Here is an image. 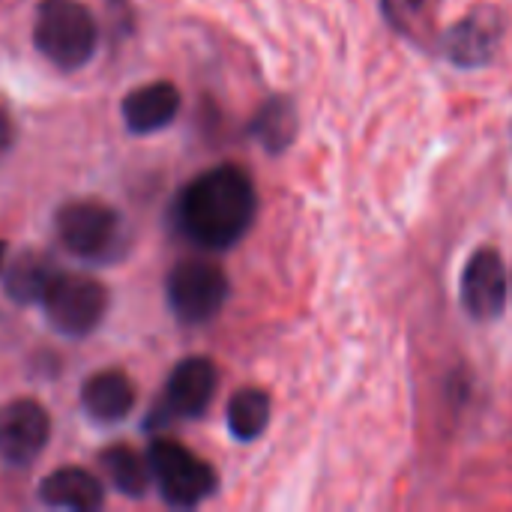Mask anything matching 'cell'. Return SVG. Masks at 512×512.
Segmentation results:
<instances>
[{
	"label": "cell",
	"mask_w": 512,
	"mask_h": 512,
	"mask_svg": "<svg viewBox=\"0 0 512 512\" xmlns=\"http://www.w3.org/2000/svg\"><path fill=\"white\" fill-rule=\"evenodd\" d=\"M258 213V192L240 165H216L198 174L177 198L174 216L183 237L201 249H231L246 237Z\"/></svg>",
	"instance_id": "obj_1"
},
{
	"label": "cell",
	"mask_w": 512,
	"mask_h": 512,
	"mask_svg": "<svg viewBox=\"0 0 512 512\" xmlns=\"http://www.w3.org/2000/svg\"><path fill=\"white\" fill-rule=\"evenodd\" d=\"M96 21L78 0H42L33 21L39 54L57 69H81L96 51Z\"/></svg>",
	"instance_id": "obj_2"
},
{
	"label": "cell",
	"mask_w": 512,
	"mask_h": 512,
	"mask_svg": "<svg viewBox=\"0 0 512 512\" xmlns=\"http://www.w3.org/2000/svg\"><path fill=\"white\" fill-rule=\"evenodd\" d=\"M147 462L165 504L177 510H192L204 504L219 486L216 471L177 441H165V438L153 441L147 450Z\"/></svg>",
	"instance_id": "obj_3"
},
{
	"label": "cell",
	"mask_w": 512,
	"mask_h": 512,
	"mask_svg": "<svg viewBox=\"0 0 512 512\" xmlns=\"http://www.w3.org/2000/svg\"><path fill=\"white\" fill-rule=\"evenodd\" d=\"M168 306L180 324L198 327L213 321L228 300V276L204 258L180 261L165 282Z\"/></svg>",
	"instance_id": "obj_4"
},
{
	"label": "cell",
	"mask_w": 512,
	"mask_h": 512,
	"mask_svg": "<svg viewBox=\"0 0 512 512\" xmlns=\"http://www.w3.org/2000/svg\"><path fill=\"white\" fill-rule=\"evenodd\" d=\"M54 231L63 249L84 261H105L120 243V216L102 201H69L54 216Z\"/></svg>",
	"instance_id": "obj_5"
},
{
	"label": "cell",
	"mask_w": 512,
	"mask_h": 512,
	"mask_svg": "<svg viewBox=\"0 0 512 512\" xmlns=\"http://www.w3.org/2000/svg\"><path fill=\"white\" fill-rule=\"evenodd\" d=\"M219 387L216 363L207 357H186L174 366V372L165 381L162 402L150 411L147 426H159L168 420H198L207 414L213 396Z\"/></svg>",
	"instance_id": "obj_6"
},
{
	"label": "cell",
	"mask_w": 512,
	"mask_h": 512,
	"mask_svg": "<svg viewBox=\"0 0 512 512\" xmlns=\"http://www.w3.org/2000/svg\"><path fill=\"white\" fill-rule=\"evenodd\" d=\"M51 327L63 336H87L99 327L108 312V291L102 282L90 276H66L54 282L48 297L42 300Z\"/></svg>",
	"instance_id": "obj_7"
},
{
	"label": "cell",
	"mask_w": 512,
	"mask_h": 512,
	"mask_svg": "<svg viewBox=\"0 0 512 512\" xmlns=\"http://www.w3.org/2000/svg\"><path fill=\"white\" fill-rule=\"evenodd\" d=\"M507 33L498 6H477L438 36V51L459 69H480L495 60Z\"/></svg>",
	"instance_id": "obj_8"
},
{
	"label": "cell",
	"mask_w": 512,
	"mask_h": 512,
	"mask_svg": "<svg viewBox=\"0 0 512 512\" xmlns=\"http://www.w3.org/2000/svg\"><path fill=\"white\" fill-rule=\"evenodd\" d=\"M51 435L48 411L33 399L0 405V459L12 468L33 465Z\"/></svg>",
	"instance_id": "obj_9"
},
{
	"label": "cell",
	"mask_w": 512,
	"mask_h": 512,
	"mask_svg": "<svg viewBox=\"0 0 512 512\" xmlns=\"http://www.w3.org/2000/svg\"><path fill=\"white\" fill-rule=\"evenodd\" d=\"M510 297L507 264L498 249H477L462 270V306L477 321H495L504 315Z\"/></svg>",
	"instance_id": "obj_10"
},
{
	"label": "cell",
	"mask_w": 512,
	"mask_h": 512,
	"mask_svg": "<svg viewBox=\"0 0 512 512\" xmlns=\"http://www.w3.org/2000/svg\"><path fill=\"white\" fill-rule=\"evenodd\" d=\"M177 111H180V90L171 81L144 84V87L132 90L120 105L126 129L135 135H150V132L171 126Z\"/></svg>",
	"instance_id": "obj_11"
},
{
	"label": "cell",
	"mask_w": 512,
	"mask_h": 512,
	"mask_svg": "<svg viewBox=\"0 0 512 512\" xmlns=\"http://www.w3.org/2000/svg\"><path fill=\"white\" fill-rule=\"evenodd\" d=\"M81 405L96 423H120L135 408V384L120 369L96 372L81 387Z\"/></svg>",
	"instance_id": "obj_12"
},
{
	"label": "cell",
	"mask_w": 512,
	"mask_h": 512,
	"mask_svg": "<svg viewBox=\"0 0 512 512\" xmlns=\"http://www.w3.org/2000/svg\"><path fill=\"white\" fill-rule=\"evenodd\" d=\"M39 498L57 510L93 512L105 504V489L84 468H57L39 483Z\"/></svg>",
	"instance_id": "obj_13"
},
{
	"label": "cell",
	"mask_w": 512,
	"mask_h": 512,
	"mask_svg": "<svg viewBox=\"0 0 512 512\" xmlns=\"http://www.w3.org/2000/svg\"><path fill=\"white\" fill-rule=\"evenodd\" d=\"M57 279H60V267L54 264V258L27 252L15 258L12 267L3 273V288L15 303H42Z\"/></svg>",
	"instance_id": "obj_14"
},
{
	"label": "cell",
	"mask_w": 512,
	"mask_h": 512,
	"mask_svg": "<svg viewBox=\"0 0 512 512\" xmlns=\"http://www.w3.org/2000/svg\"><path fill=\"white\" fill-rule=\"evenodd\" d=\"M249 135L273 156L285 153L297 138V108L288 96H270L252 117Z\"/></svg>",
	"instance_id": "obj_15"
},
{
	"label": "cell",
	"mask_w": 512,
	"mask_h": 512,
	"mask_svg": "<svg viewBox=\"0 0 512 512\" xmlns=\"http://www.w3.org/2000/svg\"><path fill=\"white\" fill-rule=\"evenodd\" d=\"M99 465H102L105 477L111 480V486H114L120 495H126V498H144V495H147V486H150V480H153L150 462L141 459L132 447L117 444V447L102 450Z\"/></svg>",
	"instance_id": "obj_16"
},
{
	"label": "cell",
	"mask_w": 512,
	"mask_h": 512,
	"mask_svg": "<svg viewBox=\"0 0 512 512\" xmlns=\"http://www.w3.org/2000/svg\"><path fill=\"white\" fill-rule=\"evenodd\" d=\"M270 411H273V402L264 390L243 387L228 402V432L237 441H255L258 435H264L270 423Z\"/></svg>",
	"instance_id": "obj_17"
},
{
	"label": "cell",
	"mask_w": 512,
	"mask_h": 512,
	"mask_svg": "<svg viewBox=\"0 0 512 512\" xmlns=\"http://www.w3.org/2000/svg\"><path fill=\"white\" fill-rule=\"evenodd\" d=\"M438 3L441 0H381V12L399 36L411 42H426L435 33Z\"/></svg>",
	"instance_id": "obj_18"
},
{
	"label": "cell",
	"mask_w": 512,
	"mask_h": 512,
	"mask_svg": "<svg viewBox=\"0 0 512 512\" xmlns=\"http://www.w3.org/2000/svg\"><path fill=\"white\" fill-rule=\"evenodd\" d=\"M15 144V120L9 114V108L0 102V153H6Z\"/></svg>",
	"instance_id": "obj_19"
},
{
	"label": "cell",
	"mask_w": 512,
	"mask_h": 512,
	"mask_svg": "<svg viewBox=\"0 0 512 512\" xmlns=\"http://www.w3.org/2000/svg\"><path fill=\"white\" fill-rule=\"evenodd\" d=\"M3 258H6V243L0 240V273H3Z\"/></svg>",
	"instance_id": "obj_20"
}]
</instances>
